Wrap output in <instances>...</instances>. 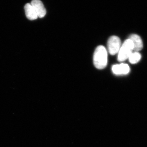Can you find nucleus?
<instances>
[{"mask_svg":"<svg viewBox=\"0 0 147 147\" xmlns=\"http://www.w3.org/2000/svg\"><path fill=\"white\" fill-rule=\"evenodd\" d=\"M94 65L98 69H102L107 66L108 63V53L104 46L100 45L97 47L93 56Z\"/></svg>","mask_w":147,"mask_h":147,"instance_id":"obj_1","label":"nucleus"},{"mask_svg":"<svg viewBox=\"0 0 147 147\" xmlns=\"http://www.w3.org/2000/svg\"><path fill=\"white\" fill-rule=\"evenodd\" d=\"M134 50V46L131 40L127 39L121 46L118 53V60L119 62H123L129 57Z\"/></svg>","mask_w":147,"mask_h":147,"instance_id":"obj_2","label":"nucleus"},{"mask_svg":"<svg viewBox=\"0 0 147 147\" xmlns=\"http://www.w3.org/2000/svg\"><path fill=\"white\" fill-rule=\"evenodd\" d=\"M108 51L110 55H116L119 53L121 47L120 39L115 36L110 37L108 40Z\"/></svg>","mask_w":147,"mask_h":147,"instance_id":"obj_3","label":"nucleus"},{"mask_svg":"<svg viewBox=\"0 0 147 147\" xmlns=\"http://www.w3.org/2000/svg\"><path fill=\"white\" fill-rule=\"evenodd\" d=\"M34 7L38 17L43 18L46 14V9L40 0H32L31 3Z\"/></svg>","mask_w":147,"mask_h":147,"instance_id":"obj_4","label":"nucleus"},{"mask_svg":"<svg viewBox=\"0 0 147 147\" xmlns=\"http://www.w3.org/2000/svg\"><path fill=\"white\" fill-rule=\"evenodd\" d=\"M113 73L117 75L127 74L130 71V68L127 64L121 63L115 65L112 67Z\"/></svg>","mask_w":147,"mask_h":147,"instance_id":"obj_5","label":"nucleus"},{"mask_svg":"<svg viewBox=\"0 0 147 147\" xmlns=\"http://www.w3.org/2000/svg\"><path fill=\"white\" fill-rule=\"evenodd\" d=\"M129 39L131 40L134 46V51L139 52L143 47V41L142 38L138 35L132 34L129 37Z\"/></svg>","mask_w":147,"mask_h":147,"instance_id":"obj_6","label":"nucleus"},{"mask_svg":"<svg viewBox=\"0 0 147 147\" xmlns=\"http://www.w3.org/2000/svg\"><path fill=\"white\" fill-rule=\"evenodd\" d=\"M24 8L26 16L29 20H34L38 18V16L31 4L29 3L26 4Z\"/></svg>","mask_w":147,"mask_h":147,"instance_id":"obj_7","label":"nucleus"},{"mask_svg":"<svg viewBox=\"0 0 147 147\" xmlns=\"http://www.w3.org/2000/svg\"><path fill=\"white\" fill-rule=\"evenodd\" d=\"M141 54L137 52H133L129 57V61L131 64H136L137 63L141 60Z\"/></svg>","mask_w":147,"mask_h":147,"instance_id":"obj_8","label":"nucleus"}]
</instances>
